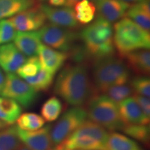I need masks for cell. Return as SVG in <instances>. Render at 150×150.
Instances as JSON below:
<instances>
[{
	"mask_svg": "<svg viewBox=\"0 0 150 150\" xmlns=\"http://www.w3.org/2000/svg\"><path fill=\"white\" fill-rule=\"evenodd\" d=\"M54 92L73 107H82L97 94L83 63L67 65L62 69L56 79Z\"/></svg>",
	"mask_w": 150,
	"mask_h": 150,
	"instance_id": "1",
	"label": "cell"
},
{
	"mask_svg": "<svg viewBox=\"0 0 150 150\" xmlns=\"http://www.w3.org/2000/svg\"><path fill=\"white\" fill-rule=\"evenodd\" d=\"M88 56L97 60L112 56L115 52L113 27L110 22L99 16L81 33Z\"/></svg>",
	"mask_w": 150,
	"mask_h": 150,
	"instance_id": "2",
	"label": "cell"
},
{
	"mask_svg": "<svg viewBox=\"0 0 150 150\" xmlns=\"http://www.w3.org/2000/svg\"><path fill=\"white\" fill-rule=\"evenodd\" d=\"M92 75L96 93H103L112 86L128 83L130 70L122 60L110 56L95 61Z\"/></svg>",
	"mask_w": 150,
	"mask_h": 150,
	"instance_id": "3",
	"label": "cell"
},
{
	"mask_svg": "<svg viewBox=\"0 0 150 150\" xmlns=\"http://www.w3.org/2000/svg\"><path fill=\"white\" fill-rule=\"evenodd\" d=\"M108 130L91 120H86L59 147L64 150H107Z\"/></svg>",
	"mask_w": 150,
	"mask_h": 150,
	"instance_id": "4",
	"label": "cell"
},
{
	"mask_svg": "<svg viewBox=\"0 0 150 150\" xmlns=\"http://www.w3.org/2000/svg\"><path fill=\"white\" fill-rule=\"evenodd\" d=\"M115 48L122 56L129 52L150 47V33L128 18L118 20L113 27Z\"/></svg>",
	"mask_w": 150,
	"mask_h": 150,
	"instance_id": "5",
	"label": "cell"
},
{
	"mask_svg": "<svg viewBox=\"0 0 150 150\" xmlns=\"http://www.w3.org/2000/svg\"><path fill=\"white\" fill-rule=\"evenodd\" d=\"M86 112L90 120L98 124L110 131L122 129L125 124L122 120L117 104L106 95H95L88 102Z\"/></svg>",
	"mask_w": 150,
	"mask_h": 150,
	"instance_id": "6",
	"label": "cell"
},
{
	"mask_svg": "<svg viewBox=\"0 0 150 150\" xmlns=\"http://www.w3.org/2000/svg\"><path fill=\"white\" fill-rule=\"evenodd\" d=\"M5 83L0 95L13 99L22 107L32 106L38 97L37 92L31 86L14 73H7Z\"/></svg>",
	"mask_w": 150,
	"mask_h": 150,
	"instance_id": "7",
	"label": "cell"
},
{
	"mask_svg": "<svg viewBox=\"0 0 150 150\" xmlns=\"http://www.w3.org/2000/svg\"><path fill=\"white\" fill-rule=\"evenodd\" d=\"M87 117V112L83 107H72L65 111L52 127L50 137L53 147L60 145L77 129Z\"/></svg>",
	"mask_w": 150,
	"mask_h": 150,
	"instance_id": "8",
	"label": "cell"
},
{
	"mask_svg": "<svg viewBox=\"0 0 150 150\" xmlns=\"http://www.w3.org/2000/svg\"><path fill=\"white\" fill-rule=\"evenodd\" d=\"M38 33L40 40L45 45L63 52L70 50L76 39L74 32L51 23L44 24Z\"/></svg>",
	"mask_w": 150,
	"mask_h": 150,
	"instance_id": "9",
	"label": "cell"
},
{
	"mask_svg": "<svg viewBox=\"0 0 150 150\" xmlns=\"http://www.w3.org/2000/svg\"><path fill=\"white\" fill-rule=\"evenodd\" d=\"M46 20L40 5H35L8 19L17 31H36L45 24Z\"/></svg>",
	"mask_w": 150,
	"mask_h": 150,
	"instance_id": "10",
	"label": "cell"
},
{
	"mask_svg": "<svg viewBox=\"0 0 150 150\" xmlns=\"http://www.w3.org/2000/svg\"><path fill=\"white\" fill-rule=\"evenodd\" d=\"M51 129L50 125L32 131H24L17 127V134L22 143L29 150H51L53 147L50 137Z\"/></svg>",
	"mask_w": 150,
	"mask_h": 150,
	"instance_id": "11",
	"label": "cell"
},
{
	"mask_svg": "<svg viewBox=\"0 0 150 150\" xmlns=\"http://www.w3.org/2000/svg\"><path fill=\"white\" fill-rule=\"evenodd\" d=\"M40 7L47 20L52 24L66 29L75 28L79 25L72 8L54 7L45 4L40 5Z\"/></svg>",
	"mask_w": 150,
	"mask_h": 150,
	"instance_id": "12",
	"label": "cell"
},
{
	"mask_svg": "<svg viewBox=\"0 0 150 150\" xmlns=\"http://www.w3.org/2000/svg\"><path fill=\"white\" fill-rule=\"evenodd\" d=\"M38 54L42 68L52 75L63 66L68 58V54L66 52L54 50L43 44L39 47Z\"/></svg>",
	"mask_w": 150,
	"mask_h": 150,
	"instance_id": "13",
	"label": "cell"
},
{
	"mask_svg": "<svg viewBox=\"0 0 150 150\" xmlns=\"http://www.w3.org/2000/svg\"><path fill=\"white\" fill-rule=\"evenodd\" d=\"M122 120L125 125H149V119L135 100L128 97L117 104Z\"/></svg>",
	"mask_w": 150,
	"mask_h": 150,
	"instance_id": "14",
	"label": "cell"
},
{
	"mask_svg": "<svg viewBox=\"0 0 150 150\" xmlns=\"http://www.w3.org/2000/svg\"><path fill=\"white\" fill-rule=\"evenodd\" d=\"M26 60V56L13 43L0 45V68L6 73L16 72Z\"/></svg>",
	"mask_w": 150,
	"mask_h": 150,
	"instance_id": "15",
	"label": "cell"
},
{
	"mask_svg": "<svg viewBox=\"0 0 150 150\" xmlns=\"http://www.w3.org/2000/svg\"><path fill=\"white\" fill-rule=\"evenodd\" d=\"M94 4L100 16L110 23L122 18L130 6L121 0H94Z\"/></svg>",
	"mask_w": 150,
	"mask_h": 150,
	"instance_id": "16",
	"label": "cell"
},
{
	"mask_svg": "<svg viewBox=\"0 0 150 150\" xmlns=\"http://www.w3.org/2000/svg\"><path fill=\"white\" fill-rule=\"evenodd\" d=\"M13 41L20 52L29 57L36 56L42 44L38 31H17Z\"/></svg>",
	"mask_w": 150,
	"mask_h": 150,
	"instance_id": "17",
	"label": "cell"
},
{
	"mask_svg": "<svg viewBox=\"0 0 150 150\" xmlns=\"http://www.w3.org/2000/svg\"><path fill=\"white\" fill-rule=\"evenodd\" d=\"M129 70L138 75L147 76L150 72V52L142 49L129 52L122 56Z\"/></svg>",
	"mask_w": 150,
	"mask_h": 150,
	"instance_id": "18",
	"label": "cell"
},
{
	"mask_svg": "<svg viewBox=\"0 0 150 150\" xmlns=\"http://www.w3.org/2000/svg\"><path fill=\"white\" fill-rule=\"evenodd\" d=\"M127 18L138 24L142 29L149 31L150 29L149 0L131 5L127 10Z\"/></svg>",
	"mask_w": 150,
	"mask_h": 150,
	"instance_id": "19",
	"label": "cell"
},
{
	"mask_svg": "<svg viewBox=\"0 0 150 150\" xmlns=\"http://www.w3.org/2000/svg\"><path fill=\"white\" fill-rule=\"evenodd\" d=\"M37 0H0V20L12 18L36 5Z\"/></svg>",
	"mask_w": 150,
	"mask_h": 150,
	"instance_id": "20",
	"label": "cell"
},
{
	"mask_svg": "<svg viewBox=\"0 0 150 150\" xmlns=\"http://www.w3.org/2000/svg\"><path fill=\"white\" fill-rule=\"evenodd\" d=\"M21 112V106L18 102L10 98L0 97V120L5 125H13Z\"/></svg>",
	"mask_w": 150,
	"mask_h": 150,
	"instance_id": "21",
	"label": "cell"
},
{
	"mask_svg": "<svg viewBox=\"0 0 150 150\" xmlns=\"http://www.w3.org/2000/svg\"><path fill=\"white\" fill-rule=\"evenodd\" d=\"M106 147L107 150H144L132 138L116 131L108 135Z\"/></svg>",
	"mask_w": 150,
	"mask_h": 150,
	"instance_id": "22",
	"label": "cell"
},
{
	"mask_svg": "<svg viewBox=\"0 0 150 150\" xmlns=\"http://www.w3.org/2000/svg\"><path fill=\"white\" fill-rule=\"evenodd\" d=\"M63 110V104L61 99L52 96L47 99L40 109L41 117L48 122L56 120Z\"/></svg>",
	"mask_w": 150,
	"mask_h": 150,
	"instance_id": "23",
	"label": "cell"
},
{
	"mask_svg": "<svg viewBox=\"0 0 150 150\" xmlns=\"http://www.w3.org/2000/svg\"><path fill=\"white\" fill-rule=\"evenodd\" d=\"M74 13L76 20L81 24H90L96 14L95 4L90 0H82L74 6Z\"/></svg>",
	"mask_w": 150,
	"mask_h": 150,
	"instance_id": "24",
	"label": "cell"
},
{
	"mask_svg": "<svg viewBox=\"0 0 150 150\" xmlns=\"http://www.w3.org/2000/svg\"><path fill=\"white\" fill-rule=\"evenodd\" d=\"M122 131L129 138L149 145L150 128L149 125H125Z\"/></svg>",
	"mask_w": 150,
	"mask_h": 150,
	"instance_id": "25",
	"label": "cell"
},
{
	"mask_svg": "<svg viewBox=\"0 0 150 150\" xmlns=\"http://www.w3.org/2000/svg\"><path fill=\"white\" fill-rule=\"evenodd\" d=\"M17 122V127L24 131H36L44 126L45 121L35 112H24L19 116Z\"/></svg>",
	"mask_w": 150,
	"mask_h": 150,
	"instance_id": "26",
	"label": "cell"
},
{
	"mask_svg": "<svg viewBox=\"0 0 150 150\" xmlns=\"http://www.w3.org/2000/svg\"><path fill=\"white\" fill-rule=\"evenodd\" d=\"M22 145L17 134V127L0 130V150H16Z\"/></svg>",
	"mask_w": 150,
	"mask_h": 150,
	"instance_id": "27",
	"label": "cell"
},
{
	"mask_svg": "<svg viewBox=\"0 0 150 150\" xmlns=\"http://www.w3.org/2000/svg\"><path fill=\"white\" fill-rule=\"evenodd\" d=\"M24 80L32 86L37 92L47 91L50 88L53 83L54 75L47 72L42 67L34 76Z\"/></svg>",
	"mask_w": 150,
	"mask_h": 150,
	"instance_id": "28",
	"label": "cell"
},
{
	"mask_svg": "<svg viewBox=\"0 0 150 150\" xmlns=\"http://www.w3.org/2000/svg\"><path fill=\"white\" fill-rule=\"evenodd\" d=\"M42 65L38 57L36 56H31L27 59L26 61L22 64L20 68L17 70V74L22 79L32 77L40 70Z\"/></svg>",
	"mask_w": 150,
	"mask_h": 150,
	"instance_id": "29",
	"label": "cell"
},
{
	"mask_svg": "<svg viewBox=\"0 0 150 150\" xmlns=\"http://www.w3.org/2000/svg\"><path fill=\"white\" fill-rule=\"evenodd\" d=\"M106 95L116 104L121 102L125 99L130 97L134 93L131 86L126 84L112 86L105 92Z\"/></svg>",
	"mask_w": 150,
	"mask_h": 150,
	"instance_id": "30",
	"label": "cell"
},
{
	"mask_svg": "<svg viewBox=\"0 0 150 150\" xmlns=\"http://www.w3.org/2000/svg\"><path fill=\"white\" fill-rule=\"evenodd\" d=\"M131 86L134 93L149 98L150 96V79L145 75H139L133 79Z\"/></svg>",
	"mask_w": 150,
	"mask_h": 150,
	"instance_id": "31",
	"label": "cell"
},
{
	"mask_svg": "<svg viewBox=\"0 0 150 150\" xmlns=\"http://www.w3.org/2000/svg\"><path fill=\"white\" fill-rule=\"evenodd\" d=\"M16 33V29L8 20H0V45L13 40Z\"/></svg>",
	"mask_w": 150,
	"mask_h": 150,
	"instance_id": "32",
	"label": "cell"
},
{
	"mask_svg": "<svg viewBox=\"0 0 150 150\" xmlns=\"http://www.w3.org/2000/svg\"><path fill=\"white\" fill-rule=\"evenodd\" d=\"M135 100L139 105V106L143 111L145 115L147 117L150 118V100L149 98L146 97L142 95H138V94L134 93V97Z\"/></svg>",
	"mask_w": 150,
	"mask_h": 150,
	"instance_id": "33",
	"label": "cell"
},
{
	"mask_svg": "<svg viewBox=\"0 0 150 150\" xmlns=\"http://www.w3.org/2000/svg\"><path fill=\"white\" fill-rule=\"evenodd\" d=\"M65 7L72 8V7L74 6L76 4H77L81 1H82V0H65ZM90 1H92V0H90Z\"/></svg>",
	"mask_w": 150,
	"mask_h": 150,
	"instance_id": "34",
	"label": "cell"
},
{
	"mask_svg": "<svg viewBox=\"0 0 150 150\" xmlns=\"http://www.w3.org/2000/svg\"><path fill=\"white\" fill-rule=\"evenodd\" d=\"M5 76L2 70L0 68V94H1V91L4 88V86L5 83Z\"/></svg>",
	"mask_w": 150,
	"mask_h": 150,
	"instance_id": "35",
	"label": "cell"
},
{
	"mask_svg": "<svg viewBox=\"0 0 150 150\" xmlns=\"http://www.w3.org/2000/svg\"><path fill=\"white\" fill-rule=\"evenodd\" d=\"M121 1L128 4L129 6H131V5L135 4H138V3L142 2V1H146V0H121Z\"/></svg>",
	"mask_w": 150,
	"mask_h": 150,
	"instance_id": "36",
	"label": "cell"
},
{
	"mask_svg": "<svg viewBox=\"0 0 150 150\" xmlns=\"http://www.w3.org/2000/svg\"><path fill=\"white\" fill-rule=\"evenodd\" d=\"M7 125H5L4 123L2 122L1 120H0V130H1V129H3L4 127H6Z\"/></svg>",
	"mask_w": 150,
	"mask_h": 150,
	"instance_id": "37",
	"label": "cell"
},
{
	"mask_svg": "<svg viewBox=\"0 0 150 150\" xmlns=\"http://www.w3.org/2000/svg\"><path fill=\"white\" fill-rule=\"evenodd\" d=\"M16 150H29V149H28V148L26 147L25 146H22V145H21L20 147L18 148V149H17Z\"/></svg>",
	"mask_w": 150,
	"mask_h": 150,
	"instance_id": "38",
	"label": "cell"
},
{
	"mask_svg": "<svg viewBox=\"0 0 150 150\" xmlns=\"http://www.w3.org/2000/svg\"><path fill=\"white\" fill-rule=\"evenodd\" d=\"M51 150H64V149H61V148H60L59 147H55V148H54V149H51Z\"/></svg>",
	"mask_w": 150,
	"mask_h": 150,
	"instance_id": "39",
	"label": "cell"
},
{
	"mask_svg": "<svg viewBox=\"0 0 150 150\" xmlns=\"http://www.w3.org/2000/svg\"><path fill=\"white\" fill-rule=\"evenodd\" d=\"M40 1H45V0H40Z\"/></svg>",
	"mask_w": 150,
	"mask_h": 150,
	"instance_id": "40",
	"label": "cell"
}]
</instances>
